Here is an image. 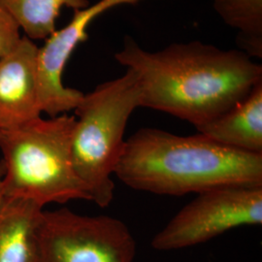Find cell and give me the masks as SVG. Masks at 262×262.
Masks as SVG:
<instances>
[{"instance_id": "cell-4", "label": "cell", "mask_w": 262, "mask_h": 262, "mask_svg": "<svg viewBox=\"0 0 262 262\" xmlns=\"http://www.w3.org/2000/svg\"><path fill=\"white\" fill-rule=\"evenodd\" d=\"M141 107L138 76L132 69L114 80L98 84L84 94L76 107L71 151L78 177L91 201L109 206L114 198L115 174L125 140L128 120Z\"/></svg>"}, {"instance_id": "cell-15", "label": "cell", "mask_w": 262, "mask_h": 262, "mask_svg": "<svg viewBox=\"0 0 262 262\" xmlns=\"http://www.w3.org/2000/svg\"><path fill=\"white\" fill-rule=\"evenodd\" d=\"M0 132H1V129H0Z\"/></svg>"}, {"instance_id": "cell-8", "label": "cell", "mask_w": 262, "mask_h": 262, "mask_svg": "<svg viewBox=\"0 0 262 262\" xmlns=\"http://www.w3.org/2000/svg\"><path fill=\"white\" fill-rule=\"evenodd\" d=\"M37 45L27 36L0 58V129L13 130L41 118Z\"/></svg>"}, {"instance_id": "cell-3", "label": "cell", "mask_w": 262, "mask_h": 262, "mask_svg": "<svg viewBox=\"0 0 262 262\" xmlns=\"http://www.w3.org/2000/svg\"><path fill=\"white\" fill-rule=\"evenodd\" d=\"M75 122V116L63 114L0 132L5 198L30 200L43 207L75 199L91 201L72 159Z\"/></svg>"}, {"instance_id": "cell-12", "label": "cell", "mask_w": 262, "mask_h": 262, "mask_svg": "<svg viewBox=\"0 0 262 262\" xmlns=\"http://www.w3.org/2000/svg\"><path fill=\"white\" fill-rule=\"evenodd\" d=\"M213 8L226 26L237 31L239 50L262 58V0H212Z\"/></svg>"}, {"instance_id": "cell-13", "label": "cell", "mask_w": 262, "mask_h": 262, "mask_svg": "<svg viewBox=\"0 0 262 262\" xmlns=\"http://www.w3.org/2000/svg\"><path fill=\"white\" fill-rule=\"evenodd\" d=\"M19 29L15 19L0 4V58L17 47L21 39Z\"/></svg>"}, {"instance_id": "cell-9", "label": "cell", "mask_w": 262, "mask_h": 262, "mask_svg": "<svg viewBox=\"0 0 262 262\" xmlns=\"http://www.w3.org/2000/svg\"><path fill=\"white\" fill-rule=\"evenodd\" d=\"M195 128L227 148L262 155V82L230 109Z\"/></svg>"}, {"instance_id": "cell-5", "label": "cell", "mask_w": 262, "mask_h": 262, "mask_svg": "<svg viewBox=\"0 0 262 262\" xmlns=\"http://www.w3.org/2000/svg\"><path fill=\"white\" fill-rule=\"evenodd\" d=\"M38 243L40 262H132L136 254L135 239L121 220L67 208L43 212Z\"/></svg>"}, {"instance_id": "cell-7", "label": "cell", "mask_w": 262, "mask_h": 262, "mask_svg": "<svg viewBox=\"0 0 262 262\" xmlns=\"http://www.w3.org/2000/svg\"><path fill=\"white\" fill-rule=\"evenodd\" d=\"M143 0H99L84 9L76 10L64 28L56 31L39 47L37 54V84L42 113L55 118L75 110L84 94L67 88L62 76L76 48L88 38V28L94 19L109 10L122 5H133Z\"/></svg>"}, {"instance_id": "cell-1", "label": "cell", "mask_w": 262, "mask_h": 262, "mask_svg": "<svg viewBox=\"0 0 262 262\" xmlns=\"http://www.w3.org/2000/svg\"><path fill=\"white\" fill-rule=\"evenodd\" d=\"M116 60L136 72L141 107L167 113L197 127L242 100L262 82V66L240 50L194 40L157 52L123 38Z\"/></svg>"}, {"instance_id": "cell-2", "label": "cell", "mask_w": 262, "mask_h": 262, "mask_svg": "<svg viewBox=\"0 0 262 262\" xmlns=\"http://www.w3.org/2000/svg\"><path fill=\"white\" fill-rule=\"evenodd\" d=\"M115 175L126 186L182 196L228 187H262V155L233 150L197 133L144 127L125 140Z\"/></svg>"}, {"instance_id": "cell-14", "label": "cell", "mask_w": 262, "mask_h": 262, "mask_svg": "<svg viewBox=\"0 0 262 262\" xmlns=\"http://www.w3.org/2000/svg\"><path fill=\"white\" fill-rule=\"evenodd\" d=\"M4 174H5V167L4 163L0 161V206L5 198V190H4Z\"/></svg>"}, {"instance_id": "cell-11", "label": "cell", "mask_w": 262, "mask_h": 262, "mask_svg": "<svg viewBox=\"0 0 262 262\" xmlns=\"http://www.w3.org/2000/svg\"><path fill=\"white\" fill-rule=\"evenodd\" d=\"M30 40H46L56 30V19L63 7L84 9L90 0H0Z\"/></svg>"}, {"instance_id": "cell-10", "label": "cell", "mask_w": 262, "mask_h": 262, "mask_svg": "<svg viewBox=\"0 0 262 262\" xmlns=\"http://www.w3.org/2000/svg\"><path fill=\"white\" fill-rule=\"evenodd\" d=\"M44 207L4 198L0 206V262H40L38 234Z\"/></svg>"}, {"instance_id": "cell-6", "label": "cell", "mask_w": 262, "mask_h": 262, "mask_svg": "<svg viewBox=\"0 0 262 262\" xmlns=\"http://www.w3.org/2000/svg\"><path fill=\"white\" fill-rule=\"evenodd\" d=\"M197 195L151 240L157 251L185 249L245 225L262 224V187H228Z\"/></svg>"}]
</instances>
